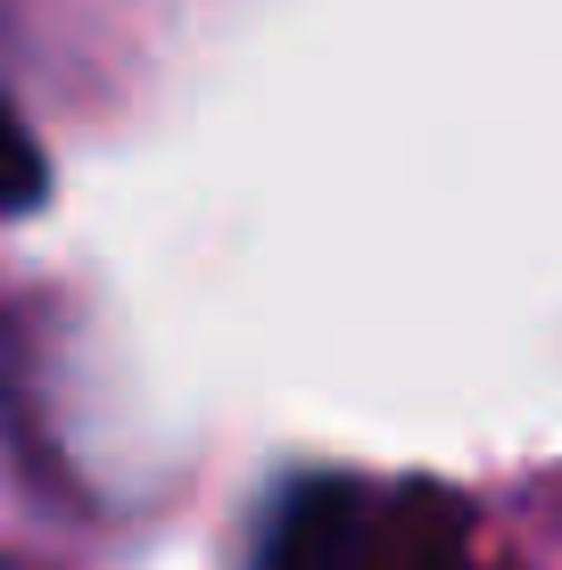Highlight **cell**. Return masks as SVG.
<instances>
[{"label":"cell","mask_w":562,"mask_h":570,"mask_svg":"<svg viewBox=\"0 0 562 570\" xmlns=\"http://www.w3.org/2000/svg\"><path fill=\"white\" fill-rule=\"evenodd\" d=\"M42 149H33V132L17 125V108L0 100V215H26V207H42Z\"/></svg>","instance_id":"cell-1"}]
</instances>
